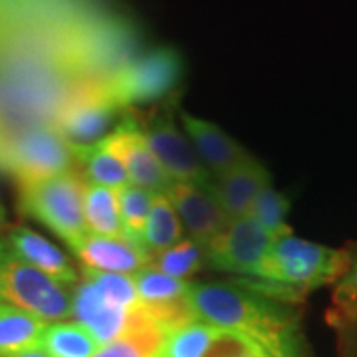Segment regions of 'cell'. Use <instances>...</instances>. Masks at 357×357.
<instances>
[{
    "instance_id": "1",
    "label": "cell",
    "mask_w": 357,
    "mask_h": 357,
    "mask_svg": "<svg viewBox=\"0 0 357 357\" xmlns=\"http://www.w3.org/2000/svg\"><path fill=\"white\" fill-rule=\"evenodd\" d=\"M195 318L220 330L241 332L264 345L274 357H310L300 319L290 304L238 284L191 282Z\"/></svg>"
},
{
    "instance_id": "2",
    "label": "cell",
    "mask_w": 357,
    "mask_h": 357,
    "mask_svg": "<svg viewBox=\"0 0 357 357\" xmlns=\"http://www.w3.org/2000/svg\"><path fill=\"white\" fill-rule=\"evenodd\" d=\"M349 250L282 236L270 244L260 268V280L284 286L296 304L321 286L335 284L349 266Z\"/></svg>"
},
{
    "instance_id": "3",
    "label": "cell",
    "mask_w": 357,
    "mask_h": 357,
    "mask_svg": "<svg viewBox=\"0 0 357 357\" xmlns=\"http://www.w3.org/2000/svg\"><path fill=\"white\" fill-rule=\"evenodd\" d=\"M86 185L88 181L79 171L18 181L20 211L48 227L68 246H74L89 232L84 211Z\"/></svg>"
},
{
    "instance_id": "4",
    "label": "cell",
    "mask_w": 357,
    "mask_h": 357,
    "mask_svg": "<svg viewBox=\"0 0 357 357\" xmlns=\"http://www.w3.org/2000/svg\"><path fill=\"white\" fill-rule=\"evenodd\" d=\"M74 286L48 276L0 246V302L20 307L46 324L72 318Z\"/></svg>"
},
{
    "instance_id": "5",
    "label": "cell",
    "mask_w": 357,
    "mask_h": 357,
    "mask_svg": "<svg viewBox=\"0 0 357 357\" xmlns=\"http://www.w3.org/2000/svg\"><path fill=\"white\" fill-rule=\"evenodd\" d=\"M135 121L149 149L175 183L195 187H211L215 183V177L201 161L192 141L175 126L169 115H147Z\"/></svg>"
},
{
    "instance_id": "6",
    "label": "cell",
    "mask_w": 357,
    "mask_h": 357,
    "mask_svg": "<svg viewBox=\"0 0 357 357\" xmlns=\"http://www.w3.org/2000/svg\"><path fill=\"white\" fill-rule=\"evenodd\" d=\"M8 165L16 181L46 178L77 171L74 145L56 128H32L20 133L8 147Z\"/></svg>"
},
{
    "instance_id": "7",
    "label": "cell",
    "mask_w": 357,
    "mask_h": 357,
    "mask_svg": "<svg viewBox=\"0 0 357 357\" xmlns=\"http://www.w3.org/2000/svg\"><path fill=\"white\" fill-rule=\"evenodd\" d=\"M272 243L274 238L252 215L234 218L213 243L204 246L206 268L260 278V268Z\"/></svg>"
},
{
    "instance_id": "8",
    "label": "cell",
    "mask_w": 357,
    "mask_h": 357,
    "mask_svg": "<svg viewBox=\"0 0 357 357\" xmlns=\"http://www.w3.org/2000/svg\"><path fill=\"white\" fill-rule=\"evenodd\" d=\"M121 109L123 107L114 98L112 88L84 89L60 109L56 129L72 145H96L114 131Z\"/></svg>"
},
{
    "instance_id": "9",
    "label": "cell",
    "mask_w": 357,
    "mask_h": 357,
    "mask_svg": "<svg viewBox=\"0 0 357 357\" xmlns=\"http://www.w3.org/2000/svg\"><path fill=\"white\" fill-rule=\"evenodd\" d=\"M141 307L151 316L163 332L171 333L197 321L191 307V282L171 278L147 266L133 274Z\"/></svg>"
},
{
    "instance_id": "10",
    "label": "cell",
    "mask_w": 357,
    "mask_h": 357,
    "mask_svg": "<svg viewBox=\"0 0 357 357\" xmlns=\"http://www.w3.org/2000/svg\"><path fill=\"white\" fill-rule=\"evenodd\" d=\"M105 143L126 165L131 185L147 189L157 197L169 195V191L173 189L175 181L167 175L159 159L149 149L147 141L141 135L135 117L128 115L121 123H117L114 131L105 137Z\"/></svg>"
},
{
    "instance_id": "11",
    "label": "cell",
    "mask_w": 357,
    "mask_h": 357,
    "mask_svg": "<svg viewBox=\"0 0 357 357\" xmlns=\"http://www.w3.org/2000/svg\"><path fill=\"white\" fill-rule=\"evenodd\" d=\"M79 264L98 272H115V274H137L149 266L151 256L143 248L141 241L131 236H102L88 232L74 246H70Z\"/></svg>"
},
{
    "instance_id": "12",
    "label": "cell",
    "mask_w": 357,
    "mask_h": 357,
    "mask_svg": "<svg viewBox=\"0 0 357 357\" xmlns=\"http://www.w3.org/2000/svg\"><path fill=\"white\" fill-rule=\"evenodd\" d=\"M167 197L175 206L183 227L189 230V236L203 246L213 243L229 227V217L215 195V183L211 187L175 183Z\"/></svg>"
},
{
    "instance_id": "13",
    "label": "cell",
    "mask_w": 357,
    "mask_h": 357,
    "mask_svg": "<svg viewBox=\"0 0 357 357\" xmlns=\"http://www.w3.org/2000/svg\"><path fill=\"white\" fill-rule=\"evenodd\" d=\"M133 310L112 302L98 290L93 282L84 276H79V282L74 286L72 318L96 337L100 347L112 344L126 333Z\"/></svg>"
},
{
    "instance_id": "14",
    "label": "cell",
    "mask_w": 357,
    "mask_h": 357,
    "mask_svg": "<svg viewBox=\"0 0 357 357\" xmlns=\"http://www.w3.org/2000/svg\"><path fill=\"white\" fill-rule=\"evenodd\" d=\"M0 246L4 248L6 255L38 268L56 280L70 286H76L79 282V272L72 264L70 256L56 244L46 241L36 230L28 227H14L6 232H0Z\"/></svg>"
},
{
    "instance_id": "15",
    "label": "cell",
    "mask_w": 357,
    "mask_h": 357,
    "mask_svg": "<svg viewBox=\"0 0 357 357\" xmlns=\"http://www.w3.org/2000/svg\"><path fill=\"white\" fill-rule=\"evenodd\" d=\"M177 79V64L171 56L157 54L128 68L112 86V93L121 107L159 100L173 88Z\"/></svg>"
},
{
    "instance_id": "16",
    "label": "cell",
    "mask_w": 357,
    "mask_h": 357,
    "mask_svg": "<svg viewBox=\"0 0 357 357\" xmlns=\"http://www.w3.org/2000/svg\"><path fill=\"white\" fill-rule=\"evenodd\" d=\"M270 185L266 167L252 157L232 167L229 173L215 178V195L229 220L246 217L258 195Z\"/></svg>"
},
{
    "instance_id": "17",
    "label": "cell",
    "mask_w": 357,
    "mask_h": 357,
    "mask_svg": "<svg viewBox=\"0 0 357 357\" xmlns=\"http://www.w3.org/2000/svg\"><path fill=\"white\" fill-rule=\"evenodd\" d=\"M181 121L201 161L215 178L222 177L232 167H236L238 163H243L246 157H250L243 149V145H238L215 123L197 119L189 114L181 115Z\"/></svg>"
},
{
    "instance_id": "18",
    "label": "cell",
    "mask_w": 357,
    "mask_h": 357,
    "mask_svg": "<svg viewBox=\"0 0 357 357\" xmlns=\"http://www.w3.org/2000/svg\"><path fill=\"white\" fill-rule=\"evenodd\" d=\"M167 333L157 326L141 304L129 318V326L121 337L102 345L93 357H155L165 342Z\"/></svg>"
},
{
    "instance_id": "19",
    "label": "cell",
    "mask_w": 357,
    "mask_h": 357,
    "mask_svg": "<svg viewBox=\"0 0 357 357\" xmlns=\"http://www.w3.org/2000/svg\"><path fill=\"white\" fill-rule=\"evenodd\" d=\"M48 324L20 307L0 302V357H14L40 349Z\"/></svg>"
},
{
    "instance_id": "20",
    "label": "cell",
    "mask_w": 357,
    "mask_h": 357,
    "mask_svg": "<svg viewBox=\"0 0 357 357\" xmlns=\"http://www.w3.org/2000/svg\"><path fill=\"white\" fill-rule=\"evenodd\" d=\"M77 171L91 185L121 191L129 185V175L121 159L109 149L105 139L96 145H74Z\"/></svg>"
},
{
    "instance_id": "21",
    "label": "cell",
    "mask_w": 357,
    "mask_h": 357,
    "mask_svg": "<svg viewBox=\"0 0 357 357\" xmlns=\"http://www.w3.org/2000/svg\"><path fill=\"white\" fill-rule=\"evenodd\" d=\"M183 241V222L167 195L155 197L145 229L141 232V244L149 256L159 255Z\"/></svg>"
},
{
    "instance_id": "22",
    "label": "cell",
    "mask_w": 357,
    "mask_h": 357,
    "mask_svg": "<svg viewBox=\"0 0 357 357\" xmlns=\"http://www.w3.org/2000/svg\"><path fill=\"white\" fill-rule=\"evenodd\" d=\"M84 211L89 232L102 236H126L119 217V191L88 183L84 195Z\"/></svg>"
},
{
    "instance_id": "23",
    "label": "cell",
    "mask_w": 357,
    "mask_h": 357,
    "mask_svg": "<svg viewBox=\"0 0 357 357\" xmlns=\"http://www.w3.org/2000/svg\"><path fill=\"white\" fill-rule=\"evenodd\" d=\"M40 349L50 357H93L100 344L77 321H56L48 324Z\"/></svg>"
},
{
    "instance_id": "24",
    "label": "cell",
    "mask_w": 357,
    "mask_h": 357,
    "mask_svg": "<svg viewBox=\"0 0 357 357\" xmlns=\"http://www.w3.org/2000/svg\"><path fill=\"white\" fill-rule=\"evenodd\" d=\"M149 266L171 276V278L187 282L199 270L206 266V252H204L203 244L192 241L189 236L163 252L151 256Z\"/></svg>"
},
{
    "instance_id": "25",
    "label": "cell",
    "mask_w": 357,
    "mask_h": 357,
    "mask_svg": "<svg viewBox=\"0 0 357 357\" xmlns=\"http://www.w3.org/2000/svg\"><path fill=\"white\" fill-rule=\"evenodd\" d=\"M218 332L220 328L197 319L175 332L167 333L165 342L155 357H203Z\"/></svg>"
},
{
    "instance_id": "26",
    "label": "cell",
    "mask_w": 357,
    "mask_h": 357,
    "mask_svg": "<svg viewBox=\"0 0 357 357\" xmlns=\"http://www.w3.org/2000/svg\"><path fill=\"white\" fill-rule=\"evenodd\" d=\"M326 319L335 330L357 324V250L351 252L344 276L335 282L332 306L326 314Z\"/></svg>"
},
{
    "instance_id": "27",
    "label": "cell",
    "mask_w": 357,
    "mask_h": 357,
    "mask_svg": "<svg viewBox=\"0 0 357 357\" xmlns=\"http://www.w3.org/2000/svg\"><path fill=\"white\" fill-rule=\"evenodd\" d=\"M288 208H290L288 199L280 191H276L272 185H268L266 189L258 195V199L252 204L250 215L258 220V225L266 230L274 241H278L282 236L292 234V230L286 222Z\"/></svg>"
},
{
    "instance_id": "28",
    "label": "cell",
    "mask_w": 357,
    "mask_h": 357,
    "mask_svg": "<svg viewBox=\"0 0 357 357\" xmlns=\"http://www.w3.org/2000/svg\"><path fill=\"white\" fill-rule=\"evenodd\" d=\"M155 197L157 195L131 183L119 191V217L128 236L141 241V232L145 229Z\"/></svg>"
},
{
    "instance_id": "29",
    "label": "cell",
    "mask_w": 357,
    "mask_h": 357,
    "mask_svg": "<svg viewBox=\"0 0 357 357\" xmlns=\"http://www.w3.org/2000/svg\"><path fill=\"white\" fill-rule=\"evenodd\" d=\"M203 357H274L256 340L232 330H220Z\"/></svg>"
},
{
    "instance_id": "30",
    "label": "cell",
    "mask_w": 357,
    "mask_h": 357,
    "mask_svg": "<svg viewBox=\"0 0 357 357\" xmlns=\"http://www.w3.org/2000/svg\"><path fill=\"white\" fill-rule=\"evenodd\" d=\"M337 357H357V324L337 330Z\"/></svg>"
},
{
    "instance_id": "31",
    "label": "cell",
    "mask_w": 357,
    "mask_h": 357,
    "mask_svg": "<svg viewBox=\"0 0 357 357\" xmlns=\"http://www.w3.org/2000/svg\"><path fill=\"white\" fill-rule=\"evenodd\" d=\"M14 357H50L46 351H42V349H30V351H24V354H18V356Z\"/></svg>"
},
{
    "instance_id": "32",
    "label": "cell",
    "mask_w": 357,
    "mask_h": 357,
    "mask_svg": "<svg viewBox=\"0 0 357 357\" xmlns=\"http://www.w3.org/2000/svg\"><path fill=\"white\" fill-rule=\"evenodd\" d=\"M6 229V211H4V206L0 204V232Z\"/></svg>"
}]
</instances>
